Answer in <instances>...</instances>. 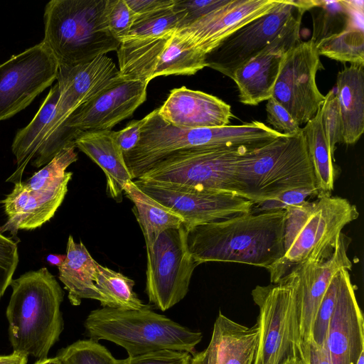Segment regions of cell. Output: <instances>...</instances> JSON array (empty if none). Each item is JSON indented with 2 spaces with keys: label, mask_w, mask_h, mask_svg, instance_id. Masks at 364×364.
Segmentation results:
<instances>
[{
  "label": "cell",
  "mask_w": 364,
  "mask_h": 364,
  "mask_svg": "<svg viewBox=\"0 0 364 364\" xmlns=\"http://www.w3.org/2000/svg\"><path fill=\"white\" fill-rule=\"evenodd\" d=\"M286 210L246 213L188 230L187 245L197 265L235 262L267 269L284 253Z\"/></svg>",
  "instance_id": "cell-1"
},
{
  "label": "cell",
  "mask_w": 364,
  "mask_h": 364,
  "mask_svg": "<svg viewBox=\"0 0 364 364\" xmlns=\"http://www.w3.org/2000/svg\"><path fill=\"white\" fill-rule=\"evenodd\" d=\"M10 285L6 315L13 352L47 358L63 330L61 287L46 267L27 272Z\"/></svg>",
  "instance_id": "cell-2"
},
{
  "label": "cell",
  "mask_w": 364,
  "mask_h": 364,
  "mask_svg": "<svg viewBox=\"0 0 364 364\" xmlns=\"http://www.w3.org/2000/svg\"><path fill=\"white\" fill-rule=\"evenodd\" d=\"M286 210L283 257L267 269L271 283H277L299 264L322 259L333 252L342 230L359 216L348 200L319 194Z\"/></svg>",
  "instance_id": "cell-3"
},
{
  "label": "cell",
  "mask_w": 364,
  "mask_h": 364,
  "mask_svg": "<svg viewBox=\"0 0 364 364\" xmlns=\"http://www.w3.org/2000/svg\"><path fill=\"white\" fill-rule=\"evenodd\" d=\"M236 178L239 196L254 204L288 191L316 187L303 130L240 154Z\"/></svg>",
  "instance_id": "cell-4"
},
{
  "label": "cell",
  "mask_w": 364,
  "mask_h": 364,
  "mask_svg": "<svg viewBox=\"0 0 364 364\" xmlns=\"http://www.w3.org/2000/svg\"><path fill=\"white\" fill-rule=\"evenodd\" d=\"M84 326L90 338L124 348L128 357L162 350L196 353L203 336L157 314L146 305L138 310L102 307L92 311Z\"/></svg>",
  "instance_id": "cell-5"
},
{
  "label": "cell",
  "mask_w": 364,
  "mask_h": 364,
  "mask_svg": "<svg viewBox=\"0 0 364 364\" xmlns=\"http://www.w3.org/2000/svg\"><path fill=\"white\" fill-rule=\"evenodd\" d=\"M107 0H51L43 14V42L59 65H75L117 50L120 43L109 31Z\"/></svg>",
  "instance_id": "cell-6"
},
{
  "label": "cell",
  "mask_w": 364,
  "mask_h": 364,
  "mask_svg": "<svg viewBox=\"0 0 364 364\" xmlns=\"http://www.w3.org/2000/svg\"><path fill=\"white\" fill-rule=\"evenodd\" d=\"M299 275L293 269L277 283L252 291L259 308L257 350L253 364H285L302 358L298 306Z\"/></svg>",
  "instance_id": "cell-7"
},
{
  "label": "cell",
  "mask_w": 364,
  "mask_h": 364,
  "mask_svg": "<svg viewBox=\"0 0 364 364\" xmlns=\"http://www.w3.org/2000/svg\"><path fill=\"white\" fill-rule=\"evenodd\" d=\"M56 80L60 95L55 114L48 135L33 159L36 168L46 165L61 149L75 144L80 131L65 124L75 110L123 81L114 63L106 55L75 65H60Z\"/></svg>",
  "instance_id": "cell-8"
},
{
  "label": "cell",
  "mask_w": 364,
  "mask_h": 364,
  "mask_svg": "<svg viewBox=\"0 0 364 364\" xmlns=\"http://www.w3.org/2000/svg\"><path fill=\"white\" fill-rule=\"evenodd\" d=\"M245 139L240 125L181 129L166 123L156 109L147 114L136 146L124 154V158L134 180L173 152L190 149H237Z\"/></svg>",
  "instance_id": "cell-9"
},
{
  "label": "cell",
  "mask_w": 364,
  "mask_h": 364,
  "mask_svg": "<svg viewBox=\"0 0 364 364\" xmlns=\"http://www.w3.org/2000/svg\"><path fill=\"white\" fill-rule=\"evenodd\" d=\"M246 151L235 149L177 151L158 161L137 179L239 196L236 166L240 154Z\"/></svg>",
  "instance_id": "cell-10"
},
{
  "label": "cell",
  "mask_w": 364,
  "mask_h": 364,
  "mask_svg": "<svg viewBox=\"0 0 364 364\" xmlns=\"http://www.w3.org/2000/svg\"><path fill=\"white\" fill-rule=\"evenodd\" d=\"M188 229L162 232L153 246L146 250L145 291L149 301L164 311L186 296L192 274L198 266L187 245Z\"/></svg>",
  "instance_id": "cell-11"
},
{
  "label": "cell",
  "mask_w": 364,
  "mask_h": 364,
  "mask_svg": "<svg viewBox=\"0 0 364 364\" xmlns=\"http://www.w3.org/2000/svg\"><path fill=\"white\" fill-rule=\"evenodd\" d=\"M59 63L43 42L0 65V122L26 109L57 79Z\"/></svg>",
  "instance_id": "cell-12"
},
{
  "label": "cell",
  "mask_w": 364,
  "mask_h": 364,
  "mask_svg": "<svg viewBox=\"0 0 364 364\" xmlns=\"http://www.w3.org/2000/svg\"><path fill=\"white\" fill-rule=\"evenodd\" d=\"M324 68L314 43L300 41L285 55L272 97L284 107L299 124H306L321 107L325 96L316 82Z\"/></svg>",
  "instance_id": "cell-13"
},
{
  "label": "cell",
  "mask_w": 364,
  "mask_h": 364,
  "mask_svg": "<svg viewBox=\"0 0 364 364\" xmlns=\"http://www.w3.org/2000/svg\"><path fill=\"white\" fill-rule=\"evenodd\" d=\"M134 181L143 192L181 215L188 230L250 213L254 205L252 201L234 193L143 179Z\"/></svg>",
  "instance_id": "cell-14"
},
{
  "label": "cell",
  "mask_w": 364,
  "mask_h": 364,
  "mask_svg": "<svg viewBox=\"0 0 364 364\" xmlns=\"http://www.w3.org/2000/svg\"><path fill=\"white\" fill-rule=\"evenodd\" d=\"M291 0L244 25L205 55L206 67L232 79L234 73L259 54L281 32L296 11Z\"/></svg>",
  "instance_id": "cell-15"
},
{
  "label": "cell",
  "mask_w": 364,
  "mask_h": 364,
  "mask_svg": "<svg viewBox=\"0 0 364 364\" xmlns=\"http://www.w3.org/2000/svg\"><path fill=\"white\" fill-rule=\"evenodd\" d=\"M296 11L278 36L259 54L237 69L232 80L242 104L257 105L272 97L273 88L286 53L300 40L304 11Z\"/></svg>",
  "instance_id": "cell-16"
},
{
  "label": "cell",
  "mask_w": 364,
  "mask_h": 364,
  "mask_svg": "<svg viewBox=\"0 0 364 364\" xmlns=\"http://www.w3.org/2000/svg\"><path fill=\"white\" fill-rule=\"evenodd\" d=\"M279 2L280 0H228L175 33L205 56L235 31L267 14Z\"/></svg>",
  "instance_id": "cell-17"
},
{
  "label": "cell",
  "mask_w": 364,
  "mask_h": 364,
  "mask_svg": "<svg viewBox=\"0 0 364 364\" xmlns=\"http://www.w3.org/2000/svg\"><path fill=\"white\" fill-rule=\"evenodd\" d=\"M339 285L326 347L331 364H357L364 351V319L349 270L338 272Z\"/></svg>",
  "instance_id": "cell-18"
},
{
  "label": "cell",
  "mask_w": 364,
  "mask_h": 364,
  "mask_svg": "<svg viewBox=\"0 0 364 364\" xmlns=\"http://www.w3.org/2000/svg\"><path fill=\"white\" fill-rule=\"evenodd\" d=\"M147 85L123 80L79 107L65 124L80 132L109 130L146 101Z\"/></svg>",
  "instance_id": "cell-19"
},
{
  "label": "cell",
  "mask_w": 364,
  "mask_h": 364,
  "mask_svg": "<svg viewBox=\"0 0 364 364\" xmlns=\"http://www.w3.org/2000/svg\"><path fill=\"white\" fill-rule=\"evenodd\" d=\"M351 239L341 232L332 254L326 259L308 260L295 269L299 275L298 306L300 334L303 341L311 340L315 316L321 299L335 274L351 270L348 255Z\"/></svg>",
  "instance_id": "cell-20"
},
{
  "label": "cell",
  "mask_w": 364,
  "mask_h": 364,
  "mask_svg": "<svg viewBox=\"0 0 364 364\" xmlns=\"http://www.w3.org/2000/svg\"><path fill=\"white\" fill-rule=\"evenodd\" d=\"M157 109L166 123L181 129L225 126L234 117L230 105L222 100L186 87L171 90Z\"/></svg>",
  "instance_id": "cell-21"
},
{
  "label": "cell",
  "mask_w": 364,
  "mask_h": 364,
  "mask_svg": "<svg viewBox=\"0 0 364 364\" xmlns=\"http://www.w3.org/2000/svg\"><path fill=\"white\" fill-rule=\"evenodd\" d=\"M72 175L70 171L58 188L47 192L31 191L23 181L14 183L12 191L2 200L8 221L0 228L1 232L31 230L49 221L65 198Z\"/></svg>",
  "instance_id": "cell-22"
},
{
  "label": "cell",
  "mask_w": 364,
  "mask_h": 364,
  "mask_svg": "<svg viewBox=\"0 0 364 364\" xmlns=\"http://www.w3.org/2000/svg\"><path fill=\"white\" fill-rule=\"evenodd\" d=\"M259 328H249L219 313L209 345L205 350L210 364H253Z\"/></svg>",
  "instance_id": "cell-23"
},
{
  "label": "cell",
  "mask_w": 364,
  "mask_h": 364,
  "mask_svg": "<svg viewBox=\"0 0 364 364\" xmlns=\"http://www.w3.org/2000/svg\"><path fill=\"white\" fill-rule=\"evenodd\" d=\"M75 145L102 168L106 177L107 194L117 202H121L124 185L133 178L114 132H80L75 139Z\"/></svg>",
  "instance_id": "cell-24"
},
{
  "label": "cell",
  "mask_w": 364,
  "mask_h": 364,
  "mask_svg": "<svg viewBox=\"0 0 364 364\" xmlns=\"http://www.w3.org/2000/svg\"><path fill=\"white\" fill-rule=\"evenodd\" d=\"M335 95L343 127V143L353 144L364 131V65L350 64L339 71Z\"/></svg>",
  "instance_id": "cell-25"
},
{
  "label": "cell",
  "mask_w": 364,
  "mask_h": 364,
  "mask_svg": "<svg viewBox=\"0 0 364 364\" xmlns=\"http://www.w3.org/2000/svg\"><path fill=\"white\" fill-rule=\"evenodd\" d=\"M59 95V87L56 83L50 89L32 120L16 132L11 144L16 168L6 180V182L16 183L22 181L26 166L31 163L49 132L50 124L55 114Z\"/></svg>",
  "instance_id": "cell-26"
},
{
  "label": "cell",
  "mask_w": 364,
  "mask_h": 364,
  "mask_svg": "<svg viewBox=\"0 0 364 364\" xmlns=\"http://www.w3.org/2000/svg\"><path fill=\"white\" fill-rule=\"evenodd\" d=\"M97 264L84 244L76 243L73 236L69 235L65 259L58 268V278L68 291L69 301L73 306L80 305L83 299L97 300L102 304L103 299L94 281Z\"/></svg>",
  "instance_id": "cell-27"
},
{
  "label": "cell",
  "mask_w": 364,
  "mask_h": 364,
  "mask_svg": "<svg viewBox=\"0 0 364 364\" xmlns=\"http://www.w3.org/2000/svg\"><path fill=\"white\" fill-rule=\"evenodd\" d=\"M123 193L134 204L133 212L143 233L146 248H151L162 232L183 224L181 215L143 192L134 180L124 185Z\"/></svg>",
  "instance_id": "cell-28"
},
{
  "label": "cell",
  "mask_w": 364,
  "mask_h": 364,
  "mask_svg": "<svg viewBox=\"0 0 364 364\" xmlns=\"http://www.w3.org/2000/svg\"><path fill=\"white\" fill-rule=\"evenodd\" d=\"M314 44L352 26H364L363 1H318L310 9Z\"/></svg>",
  "instance_id": "cell-29"
},
{
  "label": "cell",
  "mask_w": 364,
  "mask_h": 364,
  "mask_svg": "<svg viewBox=\"0 0 364 364\" xmlns=\"http://www.w3.org/2000/svg\"><path fill=\"white\" fill-rule=\"evenodd\" d=\"M302 130L314 168L316 187L320 194H331L340 170L333 162L334 154L323 132L321 108Z\"/></svg>",
  "instance_id": "cell-30"
},
{
  "label": "cell",
  "mask_w": 364,
  "mask_h": 364,
  "mask_svg": "<svg viewBox=\"0 0 364 364\" xmlns=\"http://www.w3.org/2000/svg\"><path fill=\"white\" fill-rule=\"evenodd\" d=\"M94 281L102 307L138 310L146 306L133 289L134 281L120 272L98 263Z\"/></svg>",
  "instance_id": "cell-31"
},
{
  "label": "cell",
  "mask_w": 364,
  "mask_h": 364,
  "mask_svg": "<svg viewBox=\"0 0 364 364\" xmlns=\"http://www.w3.org/2000/svg\"><path fill=\"white\" fill-rule=\"evenodd\" d=\"M175 32L159 54L154 78L159 76L194 75L206 67L205 56L190 47Z\"/></svg>",
  "instance_id": "cell-32"
},
{
  "label": "cell",
  "mask_w": 364,
  "mask_h": 364,
  "mask_svg": "<svg viewBox=\"0 0 364 364\" xmlns=\"http://www.w3.org/2000/svg\"><path fill=\"white\" fill-rule=\"evenodd\" d=\"M315 47L319 55L364 65V26H350L320 41Z\"/></svg>",
  "instance_id": "cell-33"
},
{
  "label": "cell",
  "mask_w": 364,
  "mask_h": 364,
  "mask_svg": "<svg viewBox=\"0 0 364 364\" xmlns=\"http://www.w3.org/2000/svg\"><path fill=\"white\" fill-rule=\"evenodd\" d=\"M186 16L184 10L174 5L151 14L135 16L130 31L123 41L158 37L175 32L183 26Z\"/></svg>",
  "instance_id": "cell-34"
},
{
  "label": "cell",
  "mask_w": 364,
  "mask_h": 364,
  "mask_svg": "<svg viewBox=\"0 0 364 364\" xmlns=\"http://www.w3.org/2000/svg\"><path fill=\"white\" fill-rule=\"evenodd\" d=\"M75 144L61 149L53 159L36 172L31 178L23 181L31 191L47 192L58 188L69 174L66 168L77 160Z\"/></svg>",
  "instance_id": "cell-35"
},
{
  "label": "cell",
  "mask_w": 364,
  "mask_h": 364,
  "mask_svg": "<svg viewBox=\"0 0 364 364\" xmlns=\"http://www.w3.org/2000/svg\"><path fill=\"white\" fill-rule=\"evenodd\" d=\"M56 357L63 364H122L98 341L80 340L60 349Z\"/></svg>",
  "instance_id": "cell-36"
},
{
  "label": "cell",
  "mask_w": 364,
  "mask_h": 364,
  "mask_svg": "<svg viewBox=\"0 0 364 364\" xmlns=\"http://www.w3.org/2000/svg\"><path fill=\"white\" fill-rule=\"evenodd\" d=\"M338 272L333 277L321 299L313 323L311 340L321 347L326 343L329 323L337 299L339 285Z\"/></svg>",
  "instance_id": "cell-37"
},
{
  "label": "cell",
  "mask_w": 364,
  "mask_h": 364,
  "mask_svg": "<svg viewBox=\"0 0 364 364\" xmlns=\"http://www.w3.org/2000/svg\"><path fill=\"white\" fill-rule=\"evenodd\" d=\"M321 111L323 132L331 151L334 154L336 144L343 143L342 122L334 89L325 95Z\"/></svg>",
  "instance_id": "cell-38"
},
{
  "label": "cell",
  "mask_w": 364,
  "mask_h": 364,
  "mask_svg": "<svg viewBox=\"0 0 364 364\" xmlns=\"http://www.w3.org/2000/svg\"><path fill=\"white\" fill-rule=\"evenodd\" d=\"M105 14L109 31L121 43L130 31L134 14L125 0H107Z\"/></svg>",
  "instance_id": "cell-39"
},
{
  "label": "cell",
  "mask_w": 364,
  "mask_h": 364,
  "mask_svg": "<svg viewBox=\"0 0 364 364\" xmlns=\"http://www.w3.org/2000/svg\"><path fill=\"white\" fill-rule=\"evenodd\" d=\"M317 187L299 188L284 192L271 199L254 204L251 212H270L285 210L288 208L300 204L314 196H318Z\"/></svg>",
  "instance_id": "cell-40"
},
{
  "label": "cell",
  "mask_w": 364,
  "mask_h": 364,
  "mask_svg": "<svg viewBox=\"0 0 364 364\" xmlns=\"http://www.w3.org/2000/svg\"><path fill=\"white\" fill-rule=\"evenodd\" d=\"M18 259L17 242L0 231V299L11 284Z\"/></svg>",
  "instance_id": "cell-41"
},
{
  "label": "cell",
  "mask_w": 364,
  "mask_h": 364,
  "mask_svg": "<svg viewBox=\"0 0 364 364\" xmlns=\"http://www.w3.org/2000/svg\"><path fill=\"white\" fill-rule=\"evenodd\" d=\"M267 101V122L274 130L288 136L295 135L301 132L302 127L284 107L272 97Z\"/></svg>",
  "instance_id": "cell-42"
},
{
  "label": "cell",
  "mask_w": 364,
  "mask_h": 364,
  "mask_svg": "<svg viewBox=\"0 0 364 364\" xmlns=\"http://www.w3.org/2000/svg\"><path fill=\"white\" fill-rule=\"evenodd\" d=\"M192 355L184 351L162 350L122 359V364H189Z\"/></svg>",
  "instance_id": "cell-43"
},
{
  "label": "cell",
  "mask_w": 364,
  "mask_h": 364,
  "mask_svg": "<svg viewBox=\"0 0 364 364\" xmlns=\"http://www.w3.org/2000/svg\"><path fill=\"white\" fill-rule=\"evenodd\" d=\"M228 0H175L174 6L184 10L186 16L183 27L226 4Z\"/></svg>",
  "instance_id": "cell-44"
},
{
  "label": "cell",
  "mask_w": 364,
  "mask_h": 364,
  "mask_svg": "<svg viewBox=\"0 0 364 364\" xmlns=\"http://www.w3.org/2000/svg\"><path fill=\"white\" fill-rule=\"evenodd\" d=\"M146 120L147 115L141 119L132 121L122 130L114 132L115 140L123 155L136 146Z\"/></svg>",
  "instance_id": "cell-45"
},
{
  "label": "cell",
  "mask_w": 364,
  "mask_h": 364,
  "mask_svg": "<svg viewBox=\"0 0 364 364\" xmlns=\"http://www.w3.org/2000/svg\"><path fill=\"white\" fill-rule=\"evenodd\" d=\"M135 16L151 14L173 7L175 0H125Z\"/></svg>",
  "instance_id": "cell-46"
},
{
  "label": "cell",
  "mask_w": 364,
  "mask_h": 364,
  "mask_svg": "<svg viewBox=\"0 0 364 364\" xmlns=\"http://www.w3.org/2000/svg\"><path fill=\"white\" fill-rule=\"evenodd\" d=\"M302 350L306 364H331L326 346H319L311 340L303 341Z\"/></svg>",
  "instance_id": "cell-47"
},
{
  "label": "cell",
  "mask_w": 364,
  "mask_h": 364,
  "mask_svg": "<svg viewBox=\"0 0 364 364\" xmlns=\"http://www.w3.org/2000/svg\"><path fill=\"white\" fill-rule=\"evenodd\" d=\"M28 355L13 352L7 355H0V364H27Z\"/></svg>",
  "instance_id": "cell-48"
},
{
  "label": "cell",
  "mask_w": 364,
  "mask_h": 364,
  "mask_svg": "<svg viewBox=\"0 0 364 364\" xmlns=\"http://www.w3.org/2000/svg\"><path fill=\"white\" fill-rule=\"evenodd\" d=\"M189 364H210L205 350L192 355Z\"/></svg>",
  "instance_id": "cell-49"
},
{
  "label": "cell",
  "mask_w": 364,
  "mask_h": 364,
  "mask_svg": "<svg viewBox=\"0 0 364 364\" xmlns=\"http://www.w3.org/2000/svg\"><path fill=\"white\" fill-rule=\"evenodd\" d=\"M65 259V255H49L46 259L52 265L60 266Z\"/></svg>",
  "instance_id": "cell-50"
},
{
  "label": "cell",
  "mask_w": 364,
  "mask_h": 364,
  "mask_svg": "<svg viewBox=\"0 0 364 364\" xmlns=\"http://www.w3.org/2000/svg\"><path fill=\"white\" fill-rule=\"evenodd\" d=\"M34 364H63L62 362L57 358H44L38 360Z\"/></svg>",
  "instance_id": "cell-51"
},
{
  "label": "cell",
  "mask_w": 364,
  "mask_h": 364,
  "mask_svg": "<svg viewBox=\"0 0 364 364\" xmlns=\"http://www.w3.org/2000/svg\"><path fill=\"white\" fill-rule=\"evenodd\" d=\"M357 364H364V351L360 355Z\"/></svg>",
  "instance_id": "cell-52"
}]
</instances>
